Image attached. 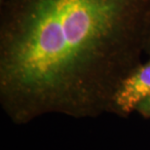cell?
<instances>
[{"instance_id": "cell-3", "label": "cell", "mask_w": 150, "mask_h": 150, "mask_svg": "<svg viewBox=\"0 0 150 150\" xmlns=\"http://www.w3.org/2000/svg\"><path fill=\"white\" fill-rule=\"evenodd\" d=\"M137 109H139L140 111L150 115V98H146L145 100H143L142 103L137 106Z\"/></svg>"}, {"instance_id": "cell-2", "label": "cell", "mask_w": 150, "mask_h": 150, "mask_svg": "<svg viewBox=\"0 0 150 150\" xmlns=\"http://www.w3.org/2000/svg\"><path fill=\"white\" fill-rule=\"evenodd\" d=\"M150 98V62L140 64L119 85L112 105L123 113H130Z\"/></svg>"}, {"instance_id": "cell-4", "label": "cell", "mask_w": 150, "mask_h": 150, "mask_svg": "<svg viewBox=\"0 0 150 150\" xmlns=\"http://www.w3.org/2000/svg\"><path fill=\"white\" fill-rule=\"evenodd\" d=\"M148 54H149V55H150V48H149V51H148Z\"/></svg>"}, {"instance_id": "cell-1", "label": "cell", "mask_w": 150, "mask_h": 150, "mask_svg": "<svg viewBox=\"0 0 150 150\" xmlns=\"http://www.w3.org/2000/svg\"><path fill=\"white\" fill-rule=\"evenodd\" d=\"M150 48V0H0V81L11 100L114 92Z\"/></svg>"}]
</instances>
